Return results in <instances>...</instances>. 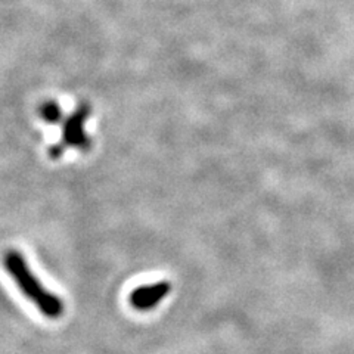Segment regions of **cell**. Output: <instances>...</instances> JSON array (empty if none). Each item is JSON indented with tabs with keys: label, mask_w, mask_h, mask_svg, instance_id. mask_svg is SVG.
Segmentation results:
<instances>
[{
	"label": "cell",
	"mask_w": 354,
	"mask_h": 354,
	"mask_svg": "<svg viewBox=\"0 0 354 354\" xmlns=\"http://www.w3.org/2000/svg\"><path fill=\"white\" fill-rule=\"evenodd\" d=\"M3 266L12 278L21 294L36 306L39 312L50 320H57L65 313V303L61 297L43 286L40 279L28 266L26 257L19 251L9 250L3 256Z\"/></svg>",
	"instance_id": "cell-1"
},
{
	"label": "cell",
	"mask_w": 354,
	"mask_h": 354,
	"mask_svg": "<svg viewBox=\"0 0 354 354\" xmlns=\"http://www.w3.org/2000/svg\"><path fill=\"white\" fill-rule=\"evenodd\" d=\"M170 291H171V283L169 281H160L155 283L142 285L135 288V290L130 292L129 303L133 308L138 310V312L147 313L153 308H157V306L169 297Z\"/></svg>",
	"instance_id": "cell-2"
},
{
	"label": "cell",
	"mask_w": 354,
	"mask_h": 354,
	"mask_svg": "<svg viewBox=\"0 0 354 354\" xmlns=\"http://www.w3.org/2000/svg\"><path fill=\"white\" fill-rule=\"evenodd\" d=\"M88 117V106L84 105L79 108L77 113L68 118L64 130V143L79 149H87L91 147V139L84 131V123Z\"/></svg>",
	"instance_id": "cell-3"
}]
</instances>
